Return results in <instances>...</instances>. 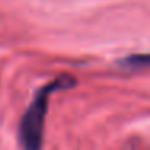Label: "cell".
Returning <instances> with one entry per match:
<instances>
[{
	"instance_id": "2",
	"label": "cell",
	"mask_w": 150,
	"mask_h": 150,
	"mask_svg": "<svg viewBox=\"0 0 150 150\" xmlns=\"http://www.w3.org/2000/svg\"><path fill=\"white\" fill-rule=\"evenodd\" d=\"M121 65L131 69L137 68H150V53H142V55H132L127 57L121 62Z\"/></svg>"
},
{
	"instance_id": "1",
	"label": "cell",
	"mask_w": 150,
	"mask_h": 150,
	"mask_svg": "<svg viewBox=\"0 0 150 150\" xmlns=\"http://www.w3.org/2000/svg\"><path fill=\"white\" fill-rule=\"evenodd\" d=\"M74 78L63 74L50 81L44 87L37 91L26 113L23 115L20 123V144L23 150H42L44 142V127H45V116L49 111L50 95L55 91H63L74 86Z\"/></svg>"
}]
</instances>
